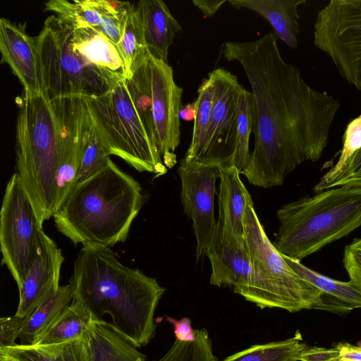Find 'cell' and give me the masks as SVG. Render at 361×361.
I'll return each mask as SVG.
<instances>
[{
    "label": "cell",
    "mask_w": 361,
    "mask_h": 361,
    "mask_svg": "<svg viewBox=\"0 0 361 361\" xmlns=\"http://www.w3.org/2000/svg\"><path fill=\"white\" fill-rule=\"evenodd\" d=\"M92 128L109 155H116L139 172H167L158 147L149 139L123 80L107 93L85 97Z\"/></svg>",
    "instance_id": "8"
},
{
    "label": "cell",
    "mask_w": 361,
    "mask_h": 361,
    "mask_svg": "<svg viewBox=\"0 0 361 361\" xmlns=\"http://www.w3.org/2000/svg\"><path fill=\"white\" fill-rule=\"evenodd\" d=\"M25 317L14 314L0 319V348L13 347L17 345L16 339L23 328Z\"/></svg>",
    "instance_id": "36"
},
{
    "label": "cell",
    "mask_w": 361,
    "mask_h": 361,
    "mask_svg": "<svg viewBox=\"0 0 361 361\" xmlns=\"http://www.w3.org/2000/svg\"><path fill=\"white\" fill-rule=\"evenodd\" d=\"M344 185L361 187V148L350 159L344 172L331 188Z\"/></svg>",
    "instance_id": "37"
},
{
    "label": "cell",
    "mask_w": 361,
    "mask_h": 361,
    "mask_svg": "<svg viewBox=\"0 0 361 361\" xmlns=\"http://www.w3.org/2000/svg\"><path fill=\"white\" fill-rule=\"evenodd\" d=\"M92 314L81 303L73 301L53 322L37 344L47 345L78 339L86 334Z\"/></svg>",
    "instance_id": "26"
},
{
    "label": "cell",
    "mask_w": 361,
    "mask_h": 361,
    "mask_svg": "<svg viewBox=\"0 0 361 361\" xmlns=\"http://www.w3.org/2000/svg\"><path fill=\"white\" fill-rule=\"evenodd\" d=\"M69 284L73 301L97 319L108 314L113 327L135 347L147 345L155 336L154 312L165 288L123 264L110 247L83 245Z\"/></svg>",
    "instance_id": "2"
},
{
    "label": "cell",
    "mask_w": 361,
    "mask_h": 361,
    "mask_svg": "<svg viewBox=\"0 0 361 361\" xmlns=\"http://www.w3.org/2000/svg\"><path fill=\"white\" fill-rule=\"evenodd\" d=\"M339 356L338 348L306 346L300 356L299 361H336Z\"/></svg>",
    "instance_id": "38"
},
{
    "label": "cell",
    "mask_w": 361,
    "mask_h": 361,
    "mask_svg": "<svg viewBox=\"0 0 361 361\" xmlns=\"http://www.w3.org/2000/svg\"><path fill=\"white\" fill-rule=\"evenodd\" d=\"M143 202L139 182L111 160L75 185L53 218L57 230L75 245L111 247L126 240Z\"/></svg>",
    "instance_id": "4"
},
{
    "label": "cell",
    "mask_w": 361,
    "mask_h": 361,
    "mask_svg": "<svg viewBox=\"0 0 361 361\" xmlns=\"http://www.w3.org/2000/svg\"><path fill=\"white\" fill-rule=\"evenodd\" d=\"M72 300L73 293L70 284L59 286V283H54L33 311L25 317L18 335L20 344H37Z\"/></svg>",
    "instance_id": "23"
},
{
    "label": "cell",
    "mask_w": 361,
    "mask_h": 361,
    "mask_svg": "<svg viewBox=\"0 0 361 361\" xmlns=\"http://www.w3.org/2000/svg\"><path fill=\"white\" fill-rule=\"evenodd\" d=\"M49 102L57 131L56 212L75 185L92 126L85 97H61Z\"/></svg>",
    "instance_id": "11"
},
{
    "label": "cell",
    "mask_w": 361,
    "mask_h": 361,
    "mask_svg": "<svg viewBox=\"0 0 361 361\" xmlns=\"http://www.w3.org/2000/svg\"><path fill=\"white\" fill-rule=\"evenodd\" d=\"M254 99L252 92L242 87L237 100L238 141L234 164L241 173L250 156L249 141L254 121Z\"/></svg>",
    "instance_id": "31"
},
{
    "label": "cell",
    "mask_w": 361,
    "mask_h": 361,
    "mask_svg": "<svg viewBox=\"0 0 361 361\" xmlns=\"http://www.w3.org/2000/svg\"><path fill=\"white\" fill-rule=\"evenodd\" d=\"M39 225L31 200L18 174L7 183L0 212L1 264L6 266L18 287L34 257Z\"/></svg>",
    "instance_id": "10"
},
{
    "label": "cell",
    "mask_w": 361,
    "mask_h": 361,
    "mask_svg": "<svg viewBox=\"0 0 361 361\" xmlns=\"http://www.w3.org/2000/svg\"><path fill=\"white\" fill-rule=\"evenodd\" d=\"M243 224L252 269L241 295L261 309L281 308L290 312L315 309L322 291L298 275L276 249L258 219L252 199L247 202Z\"/></svg>",
    "instance_id": "7"
},
{
    "label": "cell",
    "mask_w": 361,
    "mask_h": 361,
    "mask_svg": "<svg viewBox=\"0 0 361 361\" xmlns=\"http://www.w3.org/2000/svg\"><path fill=\"white\" fill-rule=\"evenodd\" d=\"M64 258L61 250L39 227L32 263L18 287L19 303L15 314L26 317L37 307L51 287L59 283Z\"/></svg>",
    "instance_id": "16"
},
{
    "label": "cell",
    "mask_w": 361,
    "mask_h": 361,
    "mask_svg": "<svg viewBox=\"0 0 361 361\" xmlns=\"http://www.w3.org/2000/svg\"><path fill=\"white\" fill-rule=\"evenodd\" d=\"M343 262L350 280L361 291V238L345 246Z\"/></svg>",
    "instance_id": "35"
},
{
    "label": "cell",
    "mask_w": 361,
    "mask_h": 361,
    "mask_svg": "<svg viewBox=\"0 0 361 361\" xmlns=\"http://www.w3.org/2000/svg\"><path fill=\"white\" fill-rule=\"evenodd\" d=\"M335 346L339 351V356L336 361H361V344L353 345L343 342Z\"/></svg>",
    "instance_id": "40"
},
{
    "label": "cell",
    "mask_w": 361,
    "mask_h": 361,
    "mask_svg": "<svg viewBox=\"0 0 361 361\" xmlns=\"http://www.w3.org/2000/svg\"><path fill=\"white\" fill-rule=\"evenodd\" d=\"M16 173L31 200L41 226L56 204L57 131L53 108L43 94L23 91L16 122Z\"/></svg>",
    "instance_id": "6"
},
{
    "label": "cell",
    "mask_w": 361,
    "mask_h": 361,
    "mask_svg": "<svg viewBox=\"0 0 361 361\" xmlns=\"http://www.w3.org/2000/svg\"><path fill=\"white\" fill-rule=\"evenodd\" d=\"M86 336L90 361H147L137 347L103 319L93 316Z\"/></svg>",
    "instance_id": "22"
},
{
    "label": "cell",
    "mask_w": 361,
    "mask_h": 361,
    "mask_svg": "<svg viewBox=\"0 0 361 361\" xmlns=\"http://www.w3.org/2000/svg\"><path fill=\"white\" fill-rule=\"evenodd\" d=\"M203 254L209 259V282L217 287L230 286L240 295L247 288L252 266L245 237L226 230L217 221L214 237Z\"/></svg>",
    "instance_id": "15"
},
{
    "label": "cell",
    "mask_w": 361,
    "mask_h": 361,
    "mask_svg": "<svg viewBox=\"0 0 361 361\" xmlns=\"http://www.w3.org/2000/svg\"><path fill=\"white\" fill-rule=\"evenodd\" d=\"M1 62L7 63L30 95L42 94L40 68L35 37L25 32L22 25L0 19Z\"/></svg>",
    "instance_id": "17"
},
{
    "label": "cell",
    "mask_w": 361,
    "mask_h": 361,
    "mask_svg": "<svg viewBox=\"0 0 361 361\" xmlns=\"http://www.w3.org/2000/svg\"><path fill=\"white\" fill-rule=\"evenodd\" d=\"M219 169L217 221L230 233L244 238L243 216L251 196L240 178V173L235 165L220 166Z\"/></svg>",
    "instance_id": "21"
},
{
    "label": "cell",
    "mask_w": 361,
    "mask_h": 361,
    "mask_svg": "<svg viewBox=\"0 0 361 361\" xmlns=\"http://www.w3.org/2000/svg\"><path fill=\"white\" fill-rule=\"evenodd\" d=\"M226 0H193V4L197 7L205 18L214 16Z\"/></svg>",
    "instance_id": "41"
},
{
    "label": "cell",
    "mask_w": 361,
    "mask_h": 361,
    "mask_svg": "<svg viewBox=\"0 0 361 361\" xmlns=\"http://www.w3.org/2000/svg\"><path fill=\"white\" fill-rule=\"evenodd\" d=\"M128 2L106 0H50L46 2V11L76 27L97 29L103 17L124 8Z\"/></svg>",
    "instance_id": "25"
},
{
    "label": "cell",
    "mask_w": 361,
    "mask_h": 361,
    "mask_svg": "<svg viewBox=\"0 0 361 361\" xmlns=\"http://www.w3.org/2000/svg\"><path fill=\"white\" fill-rule=\"evenodd\" d=\"M221 52L242 66L254 99L255 146L240 173L255 186L280 185L298 165L320 159L340 102L310 87L283 60L274 33L226 42Z\"/></svg>",
    "instance_id": "1"
},
{
    "label": "cell",
    "mask_w": 361,
    "mask_h": 361,
    "mask_svg": "<svg viewBox=\"0 0 361 361\" xmlns=\"http://www.w3.org/2000/svg\"><path fill=\"white\" fill-rule=\"evenodd\" d=\"M130 4L120 11L105 15L97 28L116 46L122 37Z\"/></svg>",
    "instance_id": "34"
},
{
    "label": "cell",
    "mask_w": 361,
    "mask_h": 361,
    "mask_svg": "<svg viewBox=\"0 0 361 361\" xmlns=\"http://www.w3.org/2000/svg\"><path fill=\"white\" fill-rule=\"evenodd\" d=\"M299 331L283 341L257 344L226 357L222 361H299L307 345Z\"/></svg>",
    "instance_id": "30"
},
{
    "label": "cell",
    "mask_w": 361,
    "mask_h": 361,
    "mask_svg": "<svg viewBox=\"0 0 361 361\" xmlns=\"http://www.w3.org/2000/svg\"><path fill=\"white\" fill-rule=\"evenodd\" d=\"M149 55L126 80L130 98L151 141L157 146L152 112L151 75Z\"/></svg>",
    "instance_id": "29"
},
{
    "label": "cell",
    "mask_w": 361,
    "mask_h": 361,
    "mask_svg": "<svg viewBox=\"0 0 361 361\" xmlns=\"http://www.w3.org/2000/svg\"><path fill=\"white\" fill-rule=\"evenodd\" d=\"M155 137L165 166L176 163L174 151L180 142L179 114L183 89L177 85L171 66L149 54Z\"/></svg>",
    "instance_id": "14"
},
{
    "label": "cell",
    "mask_w": 361,
    "mask_h": 361,
    "mask_svg": "<svg viewBox=\"0 0 361 361\" xmlns=\"http://www.w3.org/2000/svg\"><path fill=\"white\" fill-rule=\"evenodd\" d=\"M137 7L149 54L168 63L169 48L176 33L183 31L181 25L161 0H141Z\"/></svg>",
    "instance_id": "18"
},
{
    "label": "cell",
    "mask_w": 361,
    "mask_h": 361,
    "mask_svg": "<svg viewBox=\"0 0 361 361\" xmlns=\"http://www.w3.org/2000/svg\"><path fill=\"white\" fill-rule=\"evenodd\" d=\"M125 64L128 79L149 55L143 26L137 5L130 4L120 42L117 45Z\"/></svg>",
    "instance_id": "27"
},
{
    "label": "cell",
    "mask_w": 361,
    "mask_h": 361,
    "mask_svg": "<svg viewBox=\"0 0 361 361\" xmlns=\"http://www.w3.org/2000/svg\"><path fill=\"white\" fill-rule=\"evenodd\" d=\"M283 257L298 275L322 291L315 309L340 313L361 308V291L350 280L341 281L329 278L305 267L300 260Z\"/></svg>",
    "instance_id": "19"
},
{
    "label": "cell",
    "mask_w": 361,
    "mask_h": 361,
    "mask_svg": "<svg viewBox=\"0 0 361 361\" xmlns=\"http://www.w3.org/2000/svg\"><path fill=\"white\" fill-rule=\"evenodd\" d=\"M109 156L92 128L75 185L84 182L105 168L111 161Z\"/></svg>",
    "instance_id": "33"
},
{
    "label": "cell",
    "mask_w": 361,
    "mask_h": 361,
    "mask_svg": "<svg viewBox=\"0 0 361 361\" xmlns=\"http://www.w3.org/2000/svg\"><path fill=\"white\" fill-rule=\"evenodd\" d=\"M273 245L300 260L361 226V187L340 186L283 205Z\"/></svg>",
    "instance_id": "5"
},
{
    "label": "cell",
    "mask_w": 361,
    "mask_h": 361,
    "mask_svg": "<svg viewBox=\"0 0 361 361\" xmlns=\"http://www.w3.org/2000/svg\"><path fill=\"white\" fill-rule=\"evenodd\" d=\"M168 322L174 327L176 339L182 342H193L196 339L195 329H192L191 320L188 317H183L179 320L166 316Z\"/></svg>",
    "instance_id": "39"
},
{
    "label": "cell",
    "mask_w": 361,
    "mask_h": 361,
    "mask_svg": "<svg viewBox=\"0 0 361 361\" xmlns=\"http://www.w3.org/2000/svg\"><path fill=\"white\" fill-rule=\"evenodd\" d=\"M220 166L180 160L178 169L181 181V202L184 212L192 221L196 238L197 261L211 243L217 221L214 216L216 180Z\"/></svg>",
    "instance_id": "13"
},
{
    "label": "cell",
    "mask_w": 361,
    "mask_h": 361,
    "mask_svg": "<svg viewBox=\"0 0 361 361\" xmlns=\"http://www.w3.org/2000/svg\"><path fill=\"white\" fill-rule=\"evenodd\" d=\"M314 44L361 91V0H331L317 13Z\"/></svg>",
    "instance_id": "9"
},
{
    "label": "cell",
    "mask_w": 361,
    "mask_h": 361,
    "mask_svg": "<svg viewBox=\"0 0 361 361\" xmlns=\"http://www.w3.org/2000/svg\"><path fill=\"white\" fill-rule=\"evenodd\" d=\"M196 113L195 101L192 103H188L184 105L180 111L179 117L180 119H183L186 121H192L195 119Z\"/></svg>",
    "instance_id": "42"
},
{
    "label": "cell",
    "mask_w": 361,
    "mask_h": 361,
    "mask_svg": "<svg viewBox=\"0 0 361 361\" xmlns=\"http://www.w3.org/2000/svg\"><path fill=\"white\" fill-rule=\"evenodd\" d=\"M0 361H90V358L85 334L78 339L59 343H18L0 348Z\"/></svg>",
    "instance_id": "24"
},
{
    "label": "cell",
    "mask_w": 361,
    "mask_h": 361,
    "mask_svg": "<svg viewBox=\"0 0 361 361\" xmlns=\"http://www.w3.org/2000/svg\"><path fill=\"white\" fill-rule=\"evenodd\" d=\"M361 148V114L350 121L345 130L343 137V147L336 163L321 178L314 186V191L330 189L331 185L344 172L349 161Z\"/></svg>",
    "instance_id": "32"
},
{
    "label": "cell",
    "mask_w": 361,
    "mask_h": 361,
    "mask_svg": "<svg viewBox=\"0 0 361 361\" xmlns=\"http://www.w3.org/2000/svg\"><path fill=\"white\" fill-rule=\"evenodd\" d=\"M35 42L42 94L49 101L99 97L128 79L117 46L95 28L76 27L52 15Z\"/></svg>",
    "instance_id": "3"
},
{
    "label": "cell",
    "mask_w": 361,
    "mask_h": 361,
    "mask_svg": "<svg viewBox=\"0 0 361 361\" xmlns=\"http://www.w3.org/2000/svg\"><path fill=\"white\" fill-rule=\"evenodd\" d=\"M197 94L192 139L184 157L188 161H199L204 151L211 123L214 85L209 74L207 78L202 79Z\"/></svg>",
    "instance_id": "28"
},
{
    "label": "cell",
    "mask_w": 361,
    "mask_h": 361,
    "mask_svg": "<svg viewBox=\"0 0 361 361\" xmlns=\"http://www.w3.org/2000/svg\"><path fill=\"white\" fill-rule=\"evenodd\" d=\"M208 74L214 82V102L206 145L197 162L223 166L235 165L237 100L243 87L236 75L223 68Z\"/></svg>",
    "instance_id": "12"
},
{
    "label": "cell",
    "mask_w": 361,
    "mask_h": 361,
    "mask_svg": "<svg viewBox=\"0 0 361 361\" xmlns=\"http://www.w3.org/2000/svg\"><path fill=\"white\" fill-rule=\"evenodd\" d=\"M306 0H229L236 9L247 8L265 18L272 26L277 39L289 47H298L300 33L298 8Z\"/></svg>",
    "instance_id": "20"
}]
</instances>
